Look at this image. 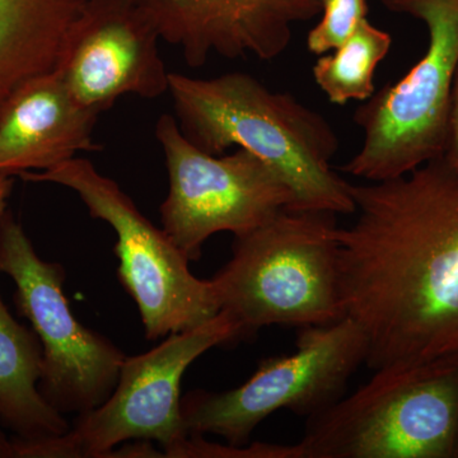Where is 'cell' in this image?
I'll use <instances>...</instances> for the list:
<instances>
[{"label":"cell","mask_w":458,"mask_h":458,"mask_svg":"<svg viewBox=\"0 0 458 458\" xmlns=\"http://www.w3.org/2000/svg\"><path fill=\"white\" fill-rule=\"evenodd\" d=\"M168 95L181 131L222 155L232 147L260 158L293 192V210L352 216L348 181L334 171L339 137L324 114L291 93L241 72L214 78L171 73Z\"/></svg>","instance_id":"7a4b0ae2"},{"label":"cell","mask_w":458,"mask_h":458,"mask_svg":"<svg viewBox=\"0 0 458 458\" xmlns=\"http://www.w3.org/2000/svg\"><path fill=\"white\" fill-rule=\"evenodd\" d=\"M0 458H16L14 443L0 430Z\"/></svg>","instance_id":"ffe728a7"},{"label":"cell","mask_w":458,"mask_h":458,"mask_svg":"<svg viewBox=\"0 0 458 458\" xmlns=\"http://www.w3.org/2000/svg\"><path fill=\"white\" fill-rule=\"evenodd\" d=\"M335 216L284 209L236 237L231 260L212 280L221 311L245 336L273 325L325 327L345 318Z\"/></svg>","instance_id":"3957f363"},{"label":"cell","mask_w":458,"mask_h":458,"mask_svg":"<svg viewBox=\"0 0 458 458\" xmlns=\"http://www.w3.org/2000/svg\"><path fill=\"white\" fill-rule=\"evenodd\" d=\"M391 45L390 33L366 18L348 40L318 57L312 68L313 80L331 104L367 101L375 95L376 69Z\"/></svg>","instance_id":"2e32d148"},{"label":"cell","mask_w":458,"mask_h":458,"mask_svg":"<svg viewBox=\"0 0 458 458\" xmlns=\"http://www.w3.org/2000/svg\"><path fill=\"white\" fill-rule=\"evenodd\" d=\"M298 445L303 458H458V355L375 370Z\"/></svg>","instance_id":"277c9868"},{"label":"cell","mask_w":458,"mask_h":458,"mask_svg":"<svg viewBox=\"0 0 458 458\" xmlns=\"http://www.w3.org/2000/svg\"><path fill=\"white\" fill-rule=\"evenodd\" d=\"M394 13L424 23L426 53L397 82L386 84L354 113L360 150L343 172L378 182L441 158L458 68V0H379Z\"/></svg>","instance_id":"8992f818"},{"label":"cell","mask_w":458,"mask_h":458,"mask_svg":"<svg viewBox=\"0 0 458 458\" xmlns=\"http://www.w3.org/2000/svg\"><path fill=\"white\" fill-rule=\"evenodd\" d=\"M156 138L168 172V194L159 208L162 228L190 261L199 260L213 234L243 236L293 207L284 180L247 150L210 155L168 114L157 122Z\"/></svg>","instance_id":"30bf717a"},{"label":"cell","mask_w":458,"mask_h":458,"mask_svg":"<svg viewBox=\"0 0 458 458\" xmlns=\"http://www.w3.org/2000/svg\"><path fill=\"white\" fill-rule=\"evenodd\" d=\"M20 177L72 190L92 218L114 229L117 276L140 310L148 340L156 342L197 327L221 312L213 280L197 278L189 269V259L164 228L156 227L119 183L89 159L74 157L49 170L25 172Z\"/></svg>","instance_id":"52a82bcc"},{"label":"cell","mask_w":458,"mask_h":458,"mask_svg":"<svg viewBox=\"0 0 458 458\" xmlns=\"http://www.w3.org/2000/svg\"><path fill=\"white\" fill-rule=\"evenodd\" d=\"M13 190V177L0 174V216L7 212L8 199Z\"/></svg>","instance_id":"d6986e66"},{"label":"cell","mask_w":458,"mask_h":458,"mask_svg":"<svg viewBox=\"0 0 458 458\" xmlns=\"http://www.w3.org/2000/svg\"><path fill=\"white\" fill-rule=\"evenodd\" d=\"M339 227L344 316L373 372L458 355V170L433 159L397 179L349 183Z\"/></svg>","instance_id":"6da1fadb"},{"label":"cell","mask_w":458,"mask_h":458,"mask_svg":"<svg viewBox=\"0 0 458 458\" xmlns=\"http://www.w3.org/2000/svg\"><path fill=\"white\" fill-rule=\"evenodd\" d=\"M162 40L144 0H83L60 47L54 72L72 98L96 114L134 95L168 93Z\"/></svg>","instance_id":"8fae6325"},{"label":"cell","mask_w":458,"mask_h":458,"mask_svg":"<svg viewBox=\"0 0 458 458\" xmlns=\"http://www.w3.org/2000/svg\"><path fill=\"white\" fill-rule=\"evenodd\" d=\"M245 336L222 310L190 330L170 334L143 354L126 357L113 394L98 408L77 415L62 437L41 442L13 439L16 458H101L129 441L157 442L174 458L189 439L181 409L186 369L210 349Z\"/></svg>","instance_id":"5b68a950"},{"label":"cell","mask_w":458,"mask_h":458,"mask_svg":"<svg viewBox=\"0 0 458 458\" xmlns=\"http://www.w3.org/2000/svg\"><path fill=\"white\" fill-rule=\"evenodd\" d=\"M321 20L307 36V49L321 56L335 50L369 18L367 0H321Z\"/></svg>","instance_id":"e0dca14e"},{"label":"cell","mask_w":458,"mask_h":458,"mask_svg":"<svg viewBox=\"0 0 458 458\" xmlns=\"http://www.w3.org/2000/svg\"><path fill=\"white\" fill-rule=\"evenodd\" d=\"M366 360V336L349 318L300 328L293 352L262 360L240 387L186 394L183 423L190 437L213 434L245 445L261 421L280 410L311 418L335 403Z\"/></svg>","instance_id":"ba28073f"},{"label":"cell","mask_w":458,"mask_h":458,"mask_svg":"<svg viewBox=\"0 0 458 458\" xmlns=\"http://www.w3.org/2000/svg\"><path fill=\"white\" fill-rule=\"evenodd\" d=\"M0 273L13 279L18 312L40 340L42 396L63 415L98 408L113 394L126 355L74 318L63 291L64 267L42 260L9 210L0 216Z\"/></svg>","instance_id":"9c48e42d"},{"label":"cell","mask_w":458,"mask_h":458,"mask_svg":"<svg viewBox=\"0 0 458 458\" xmlns=\"http://www.w3.org/2000/svg\"><path fill=\"white\" fill-rule=\"evenodd\" d=\"M42 346L13 318L0 295V421L23 442L64 436L71 424L38 390Z\"/></svg>","instance_id":"9a60e30c"},{"label":"cell","mask_w":458,"mask_h":458,"mask_svg":"<svg viewBox=\"0 0 458 458\" xmlns=\"http://www.w3.org/2000/svg\"><path fill=\"white\" fill-rule=\"evenodd\" d=\"M162 40L200 68L212 54L273 60L292 41L293 27L321 14V0H144Z\"/></svg>","instance_id":"7c38bea8"},{"label":"cell","mask_w":458,"mask_h":458,"mask_svg":"<svg viewBox=\"0 0 458 458\" xmlns=\"http://www.w3.org/2000/svg\"><path fill=\"white\" fill-rule=\"evenodd\" d=\"M83 0H0V113L23 84L54 71Z\"/></svg>","instance_id":"5bb4252c"},{"label":"cell","mask_w":458,"mask_h":458,"mask_svg":"<svg viewBox=\"0 0 458 458\" xmlns=\"http://www.w3.org/2000/svg\"><path fill=\"white\" fill-rule=\"evenodd\" d=\"M99 114L81 106L55 72L33 78L0 113V174L41 172L98 149Z\"/></svg>","instance_id":"4fadbf2b"},{"label":"cell","mask_w":458,"mask_h":458,"mask_svg":"<svg viewBox=\"0 0 458 458\" xmlns=\"http://www.w3.org/2000/svg\"><path fill=\"white\" fill-rule=\"evenodd\" d=\"M441 158L445 164L458 170V68L452 86L445 150Z\"/></svg>","instance_id":"ac0fdd59"}]
</instances>
